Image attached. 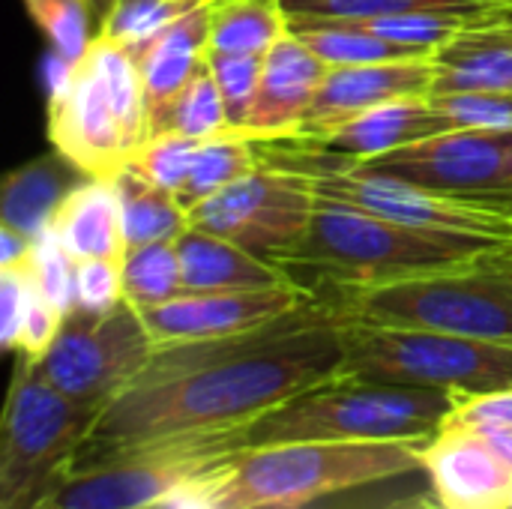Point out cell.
<instances>
[{"label": "cell", "mask_w": 512, "mask_h": 509, "mask_svg": "<svg viewBox=\"0 0 512 509\" xmlns=\"http://www.w3.org/2000/svg\"><path fill=\"white\" fill-rule=\"evenodd\" d=\"M348 318L330 300L306 297L249 333L156 345L141 375L99 411L78 465L150 441L249 429L339 375Z\"/></svg>", "instance_id": "obj_1"}, {"label": "cell", "mask_w": 512, "mask_h": 509, "mask_svg": "<svg viewBox=\"0 0 512 509\" xmlns=\"http://www.w3.org/2000/svg\"><path fill=\"white\" fill-rule=\"evenodd\" d=\"M512 240L396 222L318 192L306 237L273 264L312 297L462 267Z\"/></svg>", "instance_id": "obj_2"}, {"label": "cell", "mask_w": 512, "mask_h": 509, "mask_svg": "<svg viewBox=\"0 0 512 509\" xmlns=\"http://www.w3.org/2000/svg\"><path fill=\"white\" fill-rule=\"evenodd\" d=\"M429 441H288L249 447L207 480L204 504L207 509H300L423 471Z\"/></svg>", "instance_id": "obj_3"}, {"label": "cell", "mask_w": 512, "mask_h": 509, "mask_svg": "<svg viewBox=\"0 0 512 509\" xmlns=\"http://www.w3.org/2000/svg\"><path fill=\"white\" fill-rule=\"evenodd\" d=\"M48 141L84 177L114 174L147 141V102L126 45L96 36L78 63L51 78Z\"/></svg>", "instance_id": "obj_4"}, {"label": "cell", "mask_w": 512, "mask_h": 509, "mask_svg": "<svg viewBox=\"0 0 512 509\" xmlns=\"http://www.w3.org/2000/svg\"><path fill=\"white\" fill-rule=\"evenodd\" d=\"M357 321L512 345V243L474 261L375 288L324 294Z\"/></svg>", "instance_id": "obj_5"}, {"label": "cell", "mask_w": 512, "mask_h": 509, "mask_svg": "<svg viewBox=\"0 0 512 509\" xmlns=\"http://www.w3.org/2000/svg\"><path fill=\"white\" fill-rule=\"evenodd\" d=\"M456 393L336 375L258 417L249 447L288 441H429L441 432Z\"/></svg>", "instance_id": "obj_6"}, {"label": "cell", "mask_w": 512, "mask_h": 509, "mask_svg": "<svg viewBox=\"0 0 512 509\" xmlns=\"http://www.w3.org/2000/svg\"><path fill=\"white\" fill-rule=\"evenodd\" d=\"M96 417L99 408L66 399L30 357L15 354L0 435V509H51Z\"/></svg>", "instance_id": "obj_7"}, {"label": "cell", "mask_w": 512, "mask_h": 509, "mask_svg": "<svg viewBox=\"0 0 512 509\" xmlns=\"http://www.w3.org/2000/svg\"><path fill=\"white\" fill-rule=\"evenodd\" d=\"M339 375L480 396L512 390V345L348 318Z\"/></svg>", "instance_id": "obj_8"}, {"label": "cell", "mask_w": 512, "mask_h": 509, "mask_svg": "<svg viewBox=\"0 0 512 509\" xmlns=\"http://www.w3.org/2000/svg\"><path fill=\"white\" fill-rule=\"evenodd\" d=\"M249 450L246 429L126 447L75 465L51 509H159Z\"/></svg>", "instance_id": "obj_9"}, {"label": "cell", "mask_w": 512, "mask_h": 509, "mask_svg": "<svg viewBox=\"0 0 512 509\" xmlns=\"http://www.w3.org/2000/svg\"><path fill=\"white\" fill-rule=\"evenodd\" d=\"M153 351L156 342L147 333L141 312L123 300L111 312H87L75 306L63 315L48 354L33 363L66 399L102 411L141 375Z\"/></svg>", "instance_id": "obj_10"}, {"label": "cell", "mask_w": 512, "mask_h": 509, "mask_svg": "<svg viewBox=\"0 0 512 509\" xmlns=\"http://www.w3.org/2000/svg\"><path fill=\"white\" fill-rule=\"evenodd\" d=\"M315 204L318 192L309 174L261 162L237 183L195 204L189 210V225L231 240L273 264V258L306 237Z\"/></svg>", "instance_id": "obj_11"}, {"label": "cell", "mask_w": 512, "mask_h": 509, "mask_svg": "<svg viewBox=\"0 0 512 509\" xmlns=\"http://www.w3.org/2000/svg\"><path fill=\"white\" fill-rule=\"evenodd\" d=\"M348 165L512 213V129H456Z\"/></svg>", "instance_id": "obj_12"}, {"label": "cell", "mask_w": 512, "mask_h": 509, "mask_svg": "<svg viewBox=\"0 0 512 509\" xmlns=\"http://www.w3.org/2000/svg\"><path fill=\"white\" fill-rule=\"evenodd\" d=\"M282 168H294L309 174L315 192L348 201L354 207H363L369 213L420 225V228H435V231H459V234H480V237H498L512 240V213H501L492 207L468 204L396 177H381V174H366L357 171L354 165L333 159L327 165H291V162H273Z\"/></svg>", "instance_id": "obj_13"}, {"label": "cell", "mask_w": 512, "mask_h": 509, "mask_svg": "<svg viewBox=\"0 0 512 509\" xmlns=\"http://www.w3.org/2000/svg\"><path fill=\"white\" fill-rule=\"evenodd\" d=\"M306 297L294 282L255 288V291H201L180 294L165 303L138 309L147 333L156 345L174 342H198V339H222L258 330L285 312L297 309Z\"/></svg>", "instance_id": "obj_14"}, {"label": "cell", "mask_w": 512, "mask_h": 509, "mask_svg": "<svg viewBox=\"0 0 512 509\" xmlns=\"http://www.w3.org/2000/svg\"><path fill=\"white\" fill-rule=\"evenodd\" d=\"M435 81L432 57L396 60V63H366V66H333L306 111L300 132L285 141H312L324 138L366 111L396 102L429 96Z\"/></svg>", "instance_id": "obj_15"}, {"label": "cell", "mask_w": 512, "mask_h": 509, "mask_svg": "<svg viewBox=\"0 0 512 509\" xmlns=\"http://www.w3.org/2000/svg\"><path fill=\"white\" fill-rule=\"evenodd\" d=\"M423 474L444 509H510L512 468L468 429H441L423 450Z\"/></svg>", "instance_id": "obj_16"}, {"label": "cell", "mask_w": 512, "mask_h": 509, "mask_svg": "<svg viewBox=\"0 0 512 509\" xmlns=\"http://www.w3.org/2000/svg\"><path fill=\"white\" fill-rule=\"evenodd\" d=\"M327 72L330 66L288 30L264 57L258 96L243 126V135L252 141L294 138Z\"/></svg>", "instance_id": "obj_17"}, {"label": "cell", "mask_w": 512, "mask_h": 509, "mask_svg": "<svg viewBox=\"0 0 512 509\" xmlns=\"http://www.w3.org/2000/svg\"><path fill=\"white\" fill-rule=\"evenodd\" d=\"M444 132H456V123L438 108L432 96H414V99H396V102L378 105L324 138L282 141V144H294L309 153H324V156H336L345 162H357V159H372L399 147L429 141Z\"/></svg>", "instance_id": "obj_18"}, {"label": "cell", "mask_w": 512, "mask_h": 509, "mask_svg": "<svg viewBox=\"0 0 512 509\" xmlns=\"http://www.w3.org/2000/svg\"><path fill=\"white\" fill-rule=\"evenodd\" d=\"M435 81L429 96L512 93V24L498 12L462 27L432 51Z\"/></svg>", "instance_id": "obj_19"}, {"label": "cell", "mask_w": 512, "mask_h": 509, "mask_svg": "<svg viewBox=\"0 0 512 509\" xmlns=\"http://www.w3.org/2000/svg\"><path fill=\"white\" fill-rule=\"evenodd\" d=\"M210 48V0L186 12L156 36L129 45L147 102V117L162 111L207 63Z\"/></svg>", "instance_id": "obj_20"}, {"label": "cell", "mask_w": 512, "mask_h": 509, "mask_svg": "<svg viewBox=\"0 0 512 509\" xmlns=\"http://www.w3.org/2000/svg\"><path fill=\"white\" fill-rule=\"evenodd\" d=\"M174 246L180 258L183 294L255 291V288H273L288 282V276L276 264L192 225L174 240Z\"/></svg>", "instance_id": "obj_21"}, {"label": "cell", "mask_w": 512, "mask_h": 509, "mask_svg": "<svg viewBox=\"0 0 512 509\" xmlns=\"http://www.w3.org/2000/svg\"><path fill=\"white\" fill-rule=\"evenodd\" d=\"M54 237L75 258H120L126 255L120 198L111 180L84 177L60 204L54 222Z\"/></svg>", "instance_id": "obj_22"}, {"label": "cell", "mask_w": 512, "mask_h": 509, "mask_svg": "<svg viewBox=\"0 0 512 509\" xmlns=\"http://www.w3.org/2000/svg\"><path fill=\"white\" fill-rule=\"evenodd\" d=\"M84 180V174L57 150L15 168L3 180L0 225L36 240L51 231V222L66 195Z\"/></svg>", "instance_id": "obj_23"}, {"label": "cell", "mask_w": 512, "mask_h": 509, "mask_svg": "<svg viewBox=\"0 0 512 509\" xmlns=\"http://www.w3.org/2000/svg\"><path fill=\"white\" fill-rule=\"evenodd\" d=\"M111 183L120 198L126 246L174 243L189 228V213L177 204V198L147 180L135 162H126Z\"/></svg>", "instance_id": "obj_24"}, {"label": "cell", "mask_w": 512, "mask_h": 509, "mask_svg": "<svg viewBox=\"0 0 512 509\" xmlns=\"http://www.w3.org/2000/svg\"><path fill=\"white\" fill-rule=\"evenodd\" d=\"M288 33L282 0H210V48L267 54Z\"/></svg>", "instance_id": "obj_25"}, {"label": "cell", "mask_w": 512, "mask_h": 509, "mask_svg": "<svg viewBox=\"0 0 512 509\" xmlns=\"http://www.w3.org/2000/svg\"><path fill=\"white\" fill-rule=\"evenodd\" d=\"M288 30L306 42L330 69L333 66H366L417 60L420 54L378 36L360 21H291Z\"/></svg>", "instance_id": "obj_26"}, {"label": "cell", "mask_w": 512, "mask_h": 509, "mask_svg": "<svg viewBox=\"0 0 512 509\" xmlns=\"http://www.w3.org/2000/svg\"><path fill=\"white\" fill-rule=\"evenodd\" d=\"M228 108L222 90L204 63L195 78L156 114L147 117V138L156 135H189V138H216L231 135Z\"/></svg>", "instance_id": "obj_27"}, {"label": "cell", "mask_w": 512, "mask_h": 509, "mask_svg": "<svg viewBox=\"0 0 512 509\" xmlns=\"http://www.w3.org/2000/svg\"><path fill=\"white\" fill-rule=\"evenodd\" d=\"M512 0H282L291 21H375L408 12H483L495 15Z\"/></svg>", "instance_id": "obj_28"}, {"label": "cell", "mask_w": 512, "mask_h": 509, "mask_svg": "<svg viewBox=\"0 0 512 509\" xmlns=\"http://www.w3.org/2000/svg\"><path fill=\"white\" fill-rule=\"evenodd\" d=\"M255 144L258 141H252L246 135H237V132L204 138L195 159H192V168H189V177H186L183 189L174 195L177 204L189 213L204 198L222 192L225 186H231L240 177H246L249 171H255L261 165L258 156H255Z\"/></svg>", "instance_id": "obj_29"}, {"label": "cell", "mask_w": 512, "mask_h": 509, "mask_svg": "<svg viewBox=\"0 0 512 509\" xmlns=\"http://www.w3.org/2000/svg\"><path fill=\"white\" fill-rule=\"evenodd\" d=\"M123 294L135 309H147L183 294L174 243L129 246L123 255Z\"/></svg>", "instance_id": "obj_30"}, {"label": "cell", "mask_w": 512, "mask_h": 509, "mask_svg": "<svg viewBox=\"0 0 512 509\" xmlns=\"http://www.w3.org/2000/svg\"><path fill=\"white\" fill-rule=\"evenodd\" d=\"M24 6L51 42L54 57L66 63H78L99 36L87 0H24Z\"/></svg>", "instance_id": "obj_31"}, {"label": "cell", "mask_w": 512, "mask_h": 509, "mask_svg": "<svg viewBox=\"0 0 512 509\" xmlns=\"http://www.w3.org/2000/svg\"><path fill=\"white\" fill-rule=\"evenodd\" d=\"M201 3L204 0H120L117 9L102 24L99 36L129 48L156 36L159 30H165L186 12L198 9Z\"/></svg>", "instance_id": "obj_32"}, {"label": "cell", "mask_w": 512, "mask_h": 509, "mask_svg": "<svg viewBox=\"0 0 512 509\" xmlns=\"http://www.w3.org/2000/svg\"><path fill=\"white\" fill-rule=\"evenodd\" d=\"M267 54H228V51H207V66L222 90L231 129L243 135V126L249 120V111L258 96L261 72H264Z\"/></svg>", "instance_id": "obj_33"}, {"label": "cell", "mask_w": 512, "mask_h": 509, "mask_svg": "<svg viewBox=\"0 0 512 509\" xmlns=\"http://www.w3.org/2000/svg\"><path fill=\"white\" fill-rule=\"evenodd\" d=\"M36 291L63 315L75 309V258L63 249L54 231H45L33 240V252L27 261Z\"/></svg>", "instance_id": "obj_34"}, {"label": "cell", "mask_w": 512, "mask_h": 509, "mask_svg": "<svg viewBox=\"0 0 512 509\" xmlns=\"http://www.w3.org/2000/svg\"><path fill=\"white\" fill-rule=\"evenodd\" d=\"M201 141L204 138H189V135H156V138H147L129 162H135V168L147 180L177 195L189 177V168Z\"/></svg>", "instance_id": "obj_35"}, {"label": "cell", "mask_w": 512, "mask_h": 509, "mask_svg": "<svg viewBox=\"0 0 512 509\" xmlns=\"http://www.w3.org/2000/svg\"><path fill=\"white\" fill-rule=\"evenodd\" d=\"M126 300L120 258L75 261V306L87 312H111Z\"/></svg>", "instance_id": "obj_36"}, {"label": "cell", "mask_w": 512, "mask_h": 509, "mask_svg": "<svg viewBox=\"0 0 512 509\" xmlns=\"http://www.w3.org/2000/svg\"><path fill=\"white\" fill-rule=\"evenodd\" d=\"M432 99L456 129H512V93H444Z\"/></svg>", "instance_id": "obj_37"}, {"label": "cell", "mask_w": 512, "mask_h": 509, "mask_svg": "<svg viewBox=\"0 0 512 509\" xmlns=\"http://www.w3.org/2000/svg\"><path fill=\"white\" fill-rule=\"evenodd\" d=\"M441 429H468V432L512 429V390L459 396Z\"/></svg>", "instance_id": "obj_38"}, {"label": "cell", "mask_w": 512, "mask_h": 509, "mask_svg": "<svg viewBox=\"0 0 512 509\" xmlns=\"http://www.w3.org/2000/svg\"><path fill=\"white\" fill-rule=\"evenodd\" d=\"M33 276L24 267H12V270H0V342L6 351H18V339H21V327L33 300Z\"/></svg>", "instance_id": "obj_39"}, {"label": "cell", "mask_w": 512, "mask_h": 509, "mask_svg": "<svg viewBox=\"0 0 512 509\" xmlns=\"http://www.w3.org/2000/svg\"><path fill=\"white\" fill-rule=\"evenodd\" d=\"M60 324H63V312L54 309L39 291H33V300H30V309H27V318H24V327H21V339H18V351L15 354H24L30 360H42L51 348V342L57 339L60 333Z\"/></svg>", "instance_id": "obj_40"}, {"label": "cell", "mask_w": 512, "mask_h": 509, "mask_svg": "<svg viewBox=\"0 0 512 509\" xmlns=\"http://www.w3.org/2000/svg\"><path fill=\"white\" fill-rule=\"evenodd\" d=\"M33 252V240L0 225V270H12V267H24L30 261Z\"/></svg>", "instance_id": "obj_41"}, {"label": "cell", "mask_w": 512, "mask_h": 509, "mask_svg": "<svg viewBox=\"0 0 512 509\" xmlns=\"http://www.w3.org/2000/svg\"><path fill=\"white\" fill-rule=\"evenodd\" d=\"M480 435L495 447V453L512 468V429H492V432H480Z\"/></svg>", "instance_id": "obj_42"}, {"label": "cell", "mask_w": 512, "mask_h": 509, "mask_svg": "<svg viewBox=\"0 0 512 509\" xmlns=\"http://www.w3.org/2000/svg\"><path fill=\"white\" fill-rule=\"evenodd\" d=\"M117 3H120V0H87L90 15H93V24H96V33L102 30V24L108 21V15L117 9Z\"/></svg>", "instance_id": "obj_43"}, {"label": "cell", "mask_w": 512, "mask_h": 509, "mask_svg": "<svg viewBox=\"0 0 512 509\" xmlns=\"http://www.w3.org/2000/svg\"><path fill=\"white\" fill-rule=\"evenodd\" d=\"M387 509H444V507L435 501V495H417V498H402V501L390 504Z\"/></svg>", "instance_id": "obj_44"}, {"label": "cell", "mask_w": 512, "mask_h": 509, "mask_svg": "<svg viewBox=\"0 0 512 509\" xmlns=\"http://www.w3.org/2000/svg\"><path fill=\"white\" fill-rule=\"evenodd\" d=\"M498 18H501V21H507V24H512V6L501 9V12H498Z\"/></svg>", "instance_id": "obj_45"}, {"label": "cell", "mask_w": 512, "mask_h": 509, "mask_svg": "<svg viewBox=\"0 0 512 509\" xmlns=\"http://www.w3.org/2000/svg\"><path fill=\"white\" fill-rule=\"evenodd\" d=\"M510 509H512V504H510Z\"/></svg>", "instance_id": "obj_46"}]
</instances>
